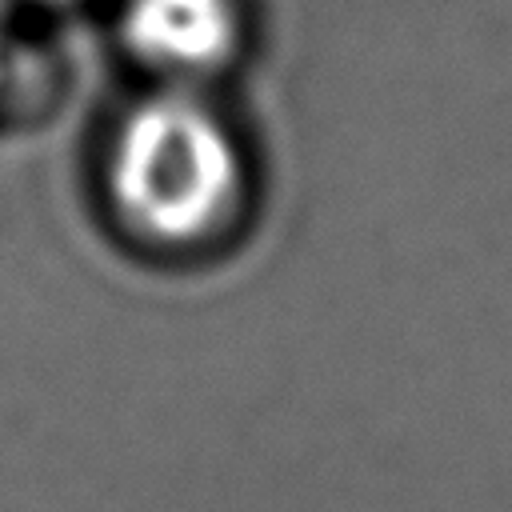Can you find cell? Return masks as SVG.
<instances>
[{"label":"cell","mask_w":512,"mask_h":512,"mask_svg":"<svg viewBox=\"0 0 512 512\" xmlns=\"http://www.w3.org/2000/svg\"><path fill=\"white\" fill-rule=\"evenodd\" d=\"M128 52L168 76L216 72L240 44L236 0H128L120 16Z\"/></svg>","instance_id":"cell-2"},{"label":"cell","mask_w":512,"mask_h":512,"mask_svg":"<svg viewBox=\"0 0 512 512\" xmlns=\"http://www.w3.org/2000/svg\"><path fill=\"white\" fill-rule=\"evenodd\" d=\"M8 72H12V44H8V36L0 28V84L8 80Z\"/></svg>","instance_id":"cell-3"},{"label":"cell","mask_w":512,"mask_h":512,"mask_svg":"<svg viewBox=\"0 0 512 512\" xmlns=\"http://www.w3.org/2000/svg\"><path fill=\"white\" fill-rule=\"evenodd\" d=\"M4 4H68V0H4Z\"/></svg>","instance_id":"cell-4"},{"label":"cell","mask_w":512,"mask_h":512,"mask_svg":"<svg viewBox=\"0 0 512 512\" xmlns=\"http://www.w3.org/2000/svg\"><path fill=\"white\" fill-rule=\"evenodd\" d=\"M104 184L132 236L188 248L232 220L244 164L228 124L208 104L188 92H156L120 116Z\"/></svg>","instance_id":"cell-1"}]
</instances>
